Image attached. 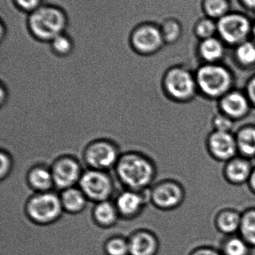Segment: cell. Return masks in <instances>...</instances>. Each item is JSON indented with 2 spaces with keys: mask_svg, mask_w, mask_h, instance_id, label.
Masks as SVG:
<instances>
[{
  "mask_svg": "<svg viewBox=\"0 0 255 255\" xmlns=\"http://www.w3.org/2000/svg\"><path fill=\"white\" fill-rule=\"evenodd\" d=\"M195 75L199 94L207 100L219 101L235 88V74L223 63L201 64Z\"/></svg>",
  "mask_w": 255,
  "mask_h": 255,
  "instance_id": "1",
  "label": "cell"
},
{
  "mask_svg": "<svg viewBox=\"0 0 255 255\" xmlns=\"http://www.w3.org/2000/svg\"><path fill=\"white\" fill-rule=\"evenodd\" d=\"M115 167L120 181L128 190H146L155 178L154 163L148 157L139 153L123 154Z\"/></svg>",
  "mask_w": 255,
  "mask_h": 255,
  "instance_id": "2",
  "label": "cell"
},
{
  "mask_svg": "<svg viewBox=\"0 0 255 255\" xmlns=\"http://www.w3.org/2000/svg\"><path fill=\"white\" fill-rule=\"evenodd\" d=\"M65 11L55 4H43L31 12L27 19V27L34 38L39 41L50 42L67 28Z\"/></svg>",
  "mask_w": 255,
  "mask_h": 255,
  "instance_id": "3",
  "label": "cell"
},
{
  "mask_svg": "<svg viewBox=\"0 0 255 255\" xmlns=\"http://www.w3.org/2000/svg\"><path fill=\"white\" fill-rule=\"evenodd\" d=\"M162 86L166 97L177 103H188L199 94L195 71L184 64L169 67L163 75Z\"/></svg>",
  "mask_w": 255,
  "mask_h": 255,
  "instance_id": "4",
  "label": "cell"
},
{
  "mask_svg": "<svg viewBox=\"0 0 255 255\" xmlns=\"http://www.w3.org/2000/svg\"><path fill=\"white\" fill-rule=\"evenodd\" d=\"M253 20L240 11H231L217 21V37L226 46L235 48L250 40L252 37Z\"/></svg>",
  "mask_w": 255,
  "mask_h": 255,
  "instance_id": "5",
  "label": "cell"
},
{
  "mask_svg": "<svg viewBox=\"0 0 255 255\" xmlns=\"http://www.w3.org/2000/svg\"><path fill=\"white\" fill-rule=\"evenodd\" d=\"M63 210L60 196L50 191L31 196L25 207L30 220L38 225L53 223L60 218Z\"/></svg>",
  "mask_w": 255,
  "mask_h": 255,
  "instance_id": "6",
  "label": "cell"
},
{
  "mask_svg": "<svg viewBox=\"0 0 255 255\" xmlns=\"http://www.w3.org/2000/svg\"><path fill=\"white\" fill-rule=\"evenodd\" d=\"M132 49L141 55L149 56L157 53L164 46L160 25L153 22L139 24L130 36Z\"/></svg>",
  "mask_w": 255,
  "mask_h": 255,
  "instance_id": "7",
  "label": "cell"
},
{
  "mask_svg": "<svg viewBox=\"0 0 255 255\" xmlns=\"http://www.w3.org/2000/svg\"><path fill=\"white\" fill-rule=\"evenodd\" d=\"M151 202L160 211H173L180 208L187 200L184 186L174 179L160 181L150 190Z\"/></svg>",
  "mask_w": 255,
  "mask_h": 255,
  "instance_id": "8",
  "label": "cell"
},
{
  "mask_svg": "<svg viewBox=\"0 0 255 255\" xmlns=\"http://www.w3.org/2000/svg\"><path fill=\"white\" fill-rule=\"evenodd\" d=\"M79 185L87 199L97 202L108 200L113 190V183L109 175L105 171L94 169L82 173Z\"/></svg>",
  "mask_w": 255,
  "mask_h": 255,
  "instance_id": "9",
  "label": "cell"
},
{
  "mask_svg": "<svg viewBox=\"0 0 255 255\" xmlns=\"http://www.w3.org/2000/svg\"><path fill=\"white\" fill-rule=\"evenodd\" d=\"M119 157L118 148L113 142L105 139L94 141L84 151V160L91 169L105 172L115 166Z\"/></svg>",
  "mask_w": 255,
  "mask_h": 255,
  "instance_id": "10",
  "label": "cell"
},
{
  "mask_svg": "<svg viewBox=\"0 0 255 255\" xmlns=\"http://www.w3.org/2000/svg\"><path fill=\"white\" fill-rule=\"evenodd\" d=\"M206 148L213 159L224 163L238 155L236 138L233 132L212 130L207 137Z\"/></svg>",
  "mask_w": 255,
  "mask_h": 255,
  "instance_id": "11",
  "label": "cell"
},
{
  "mask_svg": "<svg viewBox=\"0 0 255 255\" xmlns=\"http://www.w3.org/2000/svg\"><path fill=\"white\" fill-rule=\"evenodd\" d=\"M54 186L64 190L74 187L79 182L82 173L79 162L70 156H63L57 159L52 167Z\"/></svg>",
  "mask_w": 255,
  "mask_h": 255,
  "instance_id": "12",
  "label": "cell"
},
{
  "mask_svg": "<svg viewBox=\"0 0 255 255\" xmlns=\"http://www.w3.org/2000/svg\"><path fill=\"white\" fill-rule=\"evenodd\" d=\"M217 103L219 112L235 122L247 118L253 109L244 90L237 88L229 91Z\"/></svg>",
  "mask_w": 255,
  "mask_h": 255,
  "instance_id": "13",
  "label": "cell"
},
{
  "mask_svg": "<svg viewBox=\"0 0 255 255\" xmlns=\"http://www.w3.org/2000/svg\"><path fill=\"white\" fill-rule=\"evenodd\" d=\"M254 166L252 160L238 154L225 163L223 177L232 185L241 186L248 184Z\"/></svg>",
  "mask_w": 255,
  "mask_h": 255,
  "instance_id": "14",
  "label": "cell"
},
{
  "mask_svg": "<svg viewBox=\"0 0 255 255\" xmlns=\"http://www.w3.org/2000/svg\"><path fill=\"white\" fill-rule=\"evenodd\" d=\"M147 199L151 201L150 190L143 196L142 193L136 190H127L118 195L115 205L118 214L125 217H130L140 212Z\"/></svg>",
  "mask_w": 255,
  "mask_h": 255,
  "instance_id": "15",
  "label": "cell"
},
{
  "mask_svg": "<svg viewBox=\"0 0 255 255\" xmlns=\"http://www.w3.org/2000/svg\"><path fill=\"white\" fill-rule=\"evenodd\" d=\"M226 47L223 40L216 36L200 40L196 48V53L202 64L223 63L226 56Z\"/></svg>",
  "mask_w": 255,
  "mask_h": 255,
  "instance_id": "16",
  "label": "cell"
},
{
  "mask_svg": "<svg viewBox=\"0 0 255 255\" xmlns=\"http://www.w3.org/2000/svg\"><path fill=\"white\" fill-rule=\"evenodd\" d=\"M130 255H156L159 249L157 237L148 230L139 231L128 241Z\"/></svg>",
  "mask_w": 255,
  "mask_h": 255,
  "instance_id": "17",
  "label": "cell"
},
{
  "mask_svg": "<svg viewBox=\"0 0 255 255\" xmlns=\"http://www.w3.org/2000/svg\"><path fill=\"white\" fill-rule=\"evenodd\" d=\"M238 154L246 158L255 159V125L247 124L235 133Z\"/></svg>",
  "mask_w": 255,
  "mask_h": 255,
  "instance_id": "18",
  "label": "cell"
},
{
  "mask_svg": "<svg viewBox=\"0 0 255 255\" xmlns=\"http://www.w3.org/2000/svg\"><path fill=\"white\" fill-rule=\"evenodd\" d=\"M242 213L235 208H224L216 218L217 229L226 236L238 235L241 227Z\"/></svg>",
  "mask_w": 255,
  "mask_h": 255,
  "instance_id": "19",
  "label": "cell"
},
{
  "mask_svg": "<svg viewBox=\"0 0 255 255\" xmlns=\"http://www.w3.org/2000/svg\"><path fill=\"white\" fill-rule=\"evenodd\" d=\"M27 180L30 187L38 193L49 191L54 186L51 169L43 165H37L31 168L28 171Z\"/></svg>",
  "mask_w": 255,
  "mask_h": 255,
  "instance_id": "20",
  "label": "cell"
},
{
  "mask_svg": "<svg viewBox=\"0 0 255 255\" xmlns=\"http://www.w3.org/2000/svg\"><path fill=\"white\" fill-rule=\"evenodd\" d=\"M60 199L63 209L70 214L82 212L88 199L80 189L74 187L62 190Z\"/></svg>",
  "mask_w": 255,
  "mask_h": 255,
  "instance_id": "21",
  "label": "cell"
},
{
  "mask_svg": "<svg viewBox=\"0 0 255 255\" xmlns=\"http://www.w3.org/2000/svg\"><path fill=\"white\" fill-rule=\"evenodd\" d=\"M233 58L238 67L250 70L255 67V42L247 40L233 48Z\"/></svg>",
  "mask_w": 255,
  "mask_h": 255,
  "instance_id": "22",
  "label": "cell"
},
{
  "mask_svg": "<svg viewBox=\"0 0 255 255\" xmlns=\"http://www.w3.org/2000/svg\"><path fill=\"white\" fill-rule=\"evenodd\" d=\"M92 215L97 224L107 227L116 223L118 211L115 204L106 200L97 202Z\"/></svg>",
  "mask_w": 255,
  "mask_h": 255,
  "instance_id": "23",
  "label": "cell"
},
{
  "mask_svg": "<svg viewBox=\"0 0 255 255\" xmlns=\"http://www.w3.org/2000/svg\"><path fill=\"white\" fill-rule=\"evenodd\" d=\"M165 44L174 45L178 43L184 34L182 22L175 17H168L160 25Z\"/></svg>",
  "mask_w": 255,
  "mask_h": 255,
  "instance_id": "24",
  "label": "cell"
},
{
  "mask_svg": "<svg viewBox=\"0 0 255 255\" xmlns=\"http://www.w3.org/2000/svg\"><path fill=\"white\" fill-rule=\"evenodd\" d=\"M231 7L230 0H202L201 1V8L204 16L216 21L232 11Z\"/></svg>",
  "mask_w": 255,
  "mask_h": 255,
  "instance_id": "25",
  "label": "cell"
},
{
  "mask_svg": "<svg viewBox=\"0 0 255 255\" xmlns=\"http://www.w3.org/2000/svg\"><path fill=\"white\" fill-rule=\"evenodd\" d=\"M238 235L253 248H255V207L242 213Z\"/></svg>",
  "mask_w": 255,
  "mask_h": 255,
  "instance_id": "26",
  "label": "cell"
},
{
  "mask_svg": "<svg viewBox=\"0 0 255 255\" xmlns=\"http://www.w3.org/2000/svg\"><path fill=\"white\" fill-rule=\"evenodd\" d=\"M252 250L253 247L238 234L226 238L220 252L223 255H251Z\"/></svg>",
  "mask_w": 255,
  "mask_h": 255,
  "instance_id": "27",
  "label": "cell"
},
{
  "mask_svg": "<svg viewBox=\"0 0 255 255\" xmlns=\"http://www.w3.org/2000/svg\"><path fill=\"white\" fill-rule=\"evenodd\" d=\"M193 31L199 41L216 37L217 36V21L204 16L195 22Z\"/></svg>",
  "mask_w": 255,
  "mask_h": 255,
  "instance_id": "28",
  "label": "cell"
},
{
  "mask_svg": "<svg viewBox=\"0 0 255 255\" xmlns=\"http://www.w3.org/2000/svg\"><path fill=\"white\" fill-rule=\"evenodd\" d=\"M52 52L59 57L68 56L73 50V41L71 37L65 32L52 39L50 42Z\"/></svg>",
  "mask_w": 255,
  "mask_h": 255,
  "instance_id": "29",
  "label": "cell"
},
{
  "mask_svg": "<svg viewBox=\"0 0 255 255\" xmlns=\"http://www.w3.org/2000/svg\"><path fill=\"white\" fill-rule=\"evenodd\" d=\"M105 251L108 255H127L129 252L128 241L120 237L112 238L105 244Z\"/></svg>",
  "mask_w": 255,
  "mask_h": 255,
  "instance_id": "30",
  "label": "cell"
},
{
  "mask_svg": "<svg viewBox=\"0 0 255 255\" xmlns=\"http://www.w3.org/2000/svg\"><path fill=\"white\" fill-rule=\"evenodd\" d=\"M235 121L218 112L214 115L211 121L213 130L222 132H232L235 127Z\"/></svg>",
  "mask_w": 255,
  "mask_h": 255,
  "instance_id": "31",
  "label": "cell"
},
{
  "mask_svg": "<svg viewBox=\"0 0 255 255\" xmlns=\"http://www.w3.org/2000/svg\"><path fill=\"white\" fill-rule=\"evenodd\" d=\"M0 161H1V166H0V178L1 181L4 178H7L10 174L13 166L11 156L10 155L7 151L1 150L0 154Z\"/></svg>",
  "mask_w": 255,
  "mask_h": 255,
  "instance_id": "32",
  "label": "cell"
},
{
  "mask_svg": "<svg viewBox=\"0 0 255 255\" xmlns=\"http://www.w3.org/2000/svg\"><path fill=\"white\" fill-rule=\"evenodd\" d=\"M13 2L18 9L28 13L43 4L42 0H13Z\"/></svg>",
  "mask_w": 255,
  "mask_h": 255,
  "instance_id": "33",
  "label": "cell"
},
{
  "mask_svg": "<svg viewBox=\"0 0 255 255\" xmlns=\"http://www.w3.org/2000/svg\"><path fill=\"white\" fill-rule=\"evenodd\" d=\"M253 109H255V74L247 80L244 89Z\"/></svg>",
  "mask_w": 255,
  "mask_h": 255,
  "instance_id": "34",
  "label": "cell"
},
{
  "mask_svg": "<svg viewBox=\"0 0 255 255\" xmlns=\"http://www.w3.org/2000/svg\"><path fill=\"white\" fill-rule=\"evenodd\" d=\"M191 255H223L220 250L211 247H202L193 252Z\"/></svg>",
  "mask_w": 255,
  "mask_h": 255,
  "instance_id": "35",
  "label": "cell"
},
{
  "mask_svg": "<svg viewBox=\"0 0 255 255\" xmlns=\"http://www.w3.org/2000/svg\"><path fill=\"white\" fill-rule=\"evenodd\" d=\"M238 1L246 10L255 13V0H238Z\"/></svg>",
  "mask_w": 255,
  "mask_h": 255,
  "instance_id": "36",
  "label": "cell"
},
{
  "mask_svg": "<svg viewBox=\"0 0 255 255\" xmlns=\"http://www.w3.org/2000/svg\"><path fill=\"white\" fill-rule=\"evenodd\" d=\"M249 187V190L255 196V166L252 172L251 177H250V181L247 184Z\"/></svg>",
  "mask_w": 255,
  "mask_h": 255,
  "instance_id": "37",
  "label": "cell"
},
{
  "mask_svg": "<svg viewBox=\"0 0 255 255\" xmlns=\"http://www.w3.org/2000/svg\"><path fill=\"white\" fill-rule=\"evenodd\" d=\"M6 100V92L5 90H4V86H3L2 85H1V101H0V103H1V106H3L4 105V102H5Z\"/></svg>",
  "mask_w": 255,
  "mask_h": 255,
  "instance_id": "38",
  "label": "cell"
},
{
  "mask_svg": "<svg viewBox=\"0 0 255 255\" xmlns=\"http://www.w3.org/2000/svg\"><path fill=\"white\" fill-rule=\"evenodd\" d=\"M5 29L6 27L4 26V24H3V22H1V38H4V35H5Z\"/></svg>",
  "mask_w": 255,
  "mask_h": 255,
  "instance_id": "39",
  "label": "cell"
},
{
  "mask_svg": "<svg viewBox=\"0 0 255 255\" xmlns=\"http://www.w3.org/2000/svg\"><path fill=\"white\" fill-rule=\"evenodd\" d=\"M252 37H253V40L255 42V19L254 20H253V31H252Z\"/></svg>",
  "mask_w": 255,
  "mask_h": 255,
  "instance_id": "40",
  "label": "cell"
}]
</instances>
